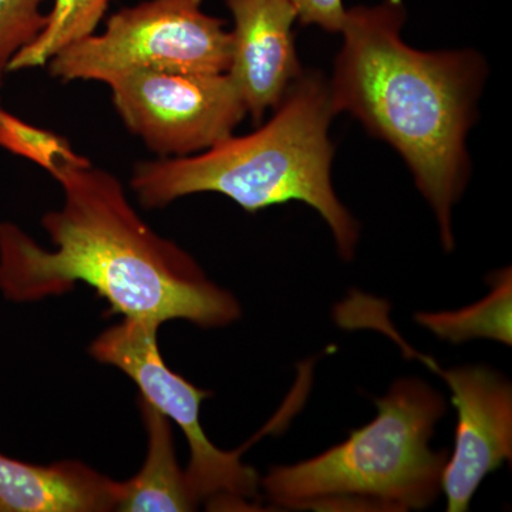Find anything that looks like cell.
Segmentation results:
<instances>
[{"instance_id": "cell-1", "label": "cell", "mask_w": 512, "mask_h": 512, "mask_svg": "<svg viewBox=\"0 0 512 512\" xmlns=\"http://www.w3.org/2000/svg\"><path fill=\"white\" fill-rule=\"evenodd\" d=\"M50 175L63 191L62 207L42 218L52 248L0 222V292L8 301L39 302L84 284L110 315L158 326L181 319L215 329L241 318L238 299L140 217L116 175L86 157Z\"/></svg>"}, {"instance_id": "cell-2", "label": "cell", "mask_w": 512, "mask_h": 512, "mask_svg": "<svg viewBox=\"0 0 512 512\" xmlns=\"http://www.w3.org/2000/svg\"><path fill=\"white\" fill-rule=\"evenodd\" d=\"M402 0L346 10L343 46L329 84L348 111L403 157L454 249L453 208L468 177L466 137L484 79L474 52H420L403 42Z\"/></svg>"}, {"instance_id": "cell-3", "label": "cell", "mask_w": 512, "mask_h": 512, "mask_svg": "<svg viewBox=\"0 0 512 512\" xmlns=\"http://www.w3.org/2000/svg\"><path fill=\"white\" fill-rule=\"evenodd\" d=\"M333 116L329 84L319 74L302 73L265 126L247 136L232 134L194 156L140 161L131 174V191L147 210L201 192L224 195L247 212L305 202L329 225L339 255L350 261L359 225L330 180Z\"/></svg>"}, {"instance_id": "cell-4", "label": "cell", "mask_w": 512, "mask_h": 512, "mask_svg": "<svg viewBox=\"0 0 512 512\" xmlns=\"http://www.w3.org/2000/svg\"><path fill=\"white\" fill-rule=\"evenodd\" d=\"M375 419L335 447L291 466H275L261 488L275 507L298 511L426 510L441 493L447 450L431 447L447 404L414 377L376 400Z\"/></svg>"}, {"instance_id": "cell-5", "label": "cell", "mask_w": 512, "mask_h": 512, "mask_svg": "<svg viewBox=\"0 0 512 512\" xmlns=\"http://www.w3.org/2000/svg\"><path fill=\"white\" fill-rule=\"evenodd\" d=\"M231 33L202 0H146L114 13L101 33L66 47L46 64L63 83L107 84L140 70L227 73Z\"/></svg>"}, {"instance_id": "cell-6", "label": "cell", "mask_w": 512, "mask_h": 512, "mask_svg": "<svg viewBox=\"0 0 512 512\" xmlns=\"http://www.w3.org/2000/svg\"><path fill=\"white\" fill-rule=\"evenodd\" d=\"M160 326L147 320L123 318L97 336L90 353L97 362L117 367L140 389L141 399L174 421L190 446L188 481L195 497L215 505H248L261 490V477L242 461L244 448L221 450L202 430V400L211 392L198 389L165 363L158 348Z\"/></svg>"}, {"instance_id": "cell-7", "label": "cell", "mask_w": 512, "mask_h": 512, "mask_svg": "<svg viewBox=\"0 0 512 512\" xmlns=\"http://www.w3.org/2000/svg\"><path fill=\"white\" fill-rule=\"evenodd\" d=\"M387 312L382 302L357 293L343 312V322L346 328H372L389 336L404 355L419 360L450 387L457 410L456 441L444 467L441 491L448 512L467 511L484 478L511 461L512 384L487 366L443 369L400 336Z\"/></svg>"}, {"instance_id": "cell-8", "label": "cell", "mask_w": 512, "mask_h": 512, "mask_svg": "<svg viewBox=\"0 0 512 512\" xmlns=\"http://www.w3.org/2000/svg\"><path fill=\"white\" fill-rule=\"evenodd\" d=\"M107 86L124 126L161 158L202 153L231 137L248 116L227 73L140 70Z\"/></svg>"}, {"instance_id": "cell-9", "label": "cell", "mask_w": 512, "mask_h": 512, "mask_svg": "<svg viewBox=\"0 0 512 512\" xmlns=\"http://www.w3.org/2000/svg\"><path fill=\"white\" fill-rule=\"evenodd\" d=\"M231 33V77L249 116L261 123L302 74L293 39L298 12L292 0H225Z\"/></svg>"}, {"instance_id": "cell-10", "label": "cell", "mask_w": 512, "mask_h": 512, "mask_svg": "<svg viewBox=\"0 0 512 512\" xmlns=\"http://www.w3.org/2000/svg\"><path fill=\"white\" fill-rule=\"evenodd\" d=\"M121 494L123 481L82 461L35 466L0 454V512L117 511Z\"/></svg>"}, {"instance_id": "cell-11", "label": "cell", "mask_w": 512, "mask_h": 512, "mask_svg": "<svg viewBox=\"0 0 512 512\" xmlns=\"http://www.w3.org/2000/svg\"><path fill=\"white\" fill-rule=\"evenodd\" d=\"M141 419L147 431V456L136 476L123 481L117 511L181 512L197 510L200 500L175 453L171 421L140 399Z\"/></svg>"}, {"instance_id": "cell-12", "label": "cell", "mask_w": 512, "mask_h": 512, "mask_svg": "<svg viewBox=\"0 0 512 512\" xmlns=\"http://www.w3.org/2000/svg\"><path fill=\"white\" fill-rule=\"evenodd\" d=\"M490 284V293L473 305L453 312H419L414 320L437 338L454 345L490 339L511 346V269L494 272Z\"/></svg>"}, {"instance_id": "cell-13", "label": "cell", "mask_w": 512, "mask_h": 512, "mask_svg": "<svg viewBox=\"0 0 512 512\" xmlns=\"http://www.w3.org/2000/svg\"><path fill=\"white\" fill-rule=\"evenodd\" d=\"M110 3L111 0H53L42 33L13 57L9 73L46 66L66 47L96 33Z\"/></svg>"}, {"instance_id": "cell-14", "label": "cell", "mask_w": 512, "mask_h": 512, "mask_svg": "<svg viewBox=\"0 0 512 512\" xmlns=\"http://www.w3.org/2000/svg\"><path fill=\"white\" fill-rule=\"evenodd\" d=\"M0 147L9 153L32 161L52 174L64 163L84 158L74 151L67 138L26 123L0 106Z\"/></svg>"}, {"instance_id": "cell-15", "label": "cell", "mask_w": 512, "mask_h": 512, "mask_svg": "<svg viewBox=\"0 0 512 512\" xmlns=\"http://www.w3.org/2000/svg\"><path fill=\"white\" fill-rule=\"evenodd\" d=\"M45 0H0V87L9 64L45 28Z\"/></svg>"}, {"instance_id": "cell-16", "label": "cell", "mask_w": 512, "mask_h": 512, "mask_svg": "<svg viewBox=\"0 0 512 512\" xmlns=\"http://www.w3.org/2000/svg\"><path fill=\"white\" fill-rule=\"evenodd\" d=\"M302 25H315L328 32H340L345 25L346 10L342 0H292Z\"/></svg>"}]
</instances>
